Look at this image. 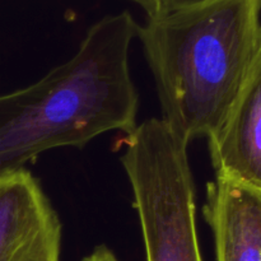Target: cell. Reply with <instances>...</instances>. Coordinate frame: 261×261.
Segmentation results:
<instances>
[{"label":"cell","instance_id":"cell-2","mask_svg":"<svg viewBox=\"0 0 261 261\" xmlns=\"http://www.w3.org/2000/svg\"><path fill=\"white\" fill-rule=\"evenodd\" d=\"M162 121L190 144L212 138L233 107L261 47V0H212L138 25Z\"/></svg>","mask_w":261,"mask_h":261},{"label":"cell","instance_id":"cell-9","mask_svg":"<svg viewBox=\"0 0 261 261\" xmlns=\"http://www.w3.org/2000/svg\"><path fill=\"white\" fill-rule=\"evenodd\" d=\"M132 2H133V0H132Z\"/></svg>","mask_w":261,"mask_h":261},{"label":"cell","instance_id":"cell-5","mask_svg":"<svg viewBox=\"0 0 261 261\" xmlns=\"http://www.w3.org/2000/svg\"><path fill=\"white\" fill-rule=\"evenodd\" d=\"M208 142L216 175L261 194V47L226 121Z\"/></svg>","mask_w":261,"mask_h":261},{"label":"cell","instance_id":"cell-1","mask_svg":"<svg viewBox=\"0 0 261 261\" xmlns=\"http://www.w3.org/2000/svg\"><path fill=\"white\" fill-rule=\"evenodd\" d=\"M138 25L127 12L106 15L73 58L36 83L0 94V177L54 148H83L107 132H134L139 94L129 54Z\"/></svg>","mask_w":261,"mask_h":261},{"label":"cell","instance_id":"cell-4","mask_svg":"<svg viewBox=\"0 0 261 261\" xmlns=\"http://www.w3.org/2000/svg\"><path fill=\"white\" fill-rule=\"evenodd\" d=\"M61 223L25 168L0 177V261H59Z\"/></svg>","mask_w":261,"mask_h":261},{"label":"cell","instance_id":"cell-6","mask_svg":"<svg viewBox=\"0 0 261 261\" xmlns=\"http://www.w3.org/2000/svg\"><path fill=\"white\" fill-rule=\"evenodd\" d=\"M204 216L217 261H261V194L216 175L206 188Z\"/></svg>","mask_w":261,"mask_h":261},{"label":"cell","instance_id":"cell-3","mask_svg":"<svg viewBox=\"0 0 261 261\" xmlns=\"http://www.w3.org/2000/svg\"><path fill=\"white\" fill-rule=\"evenodd\" d=\"M147 261H203L193 175L178 167L145 171L132 181Z\"/></svg>","mask_w":261,"mask_h":261},{"label":"cell","instance_id":"cell-8","mask_svg":"<svg viewBox=\"0 0 261 261\" xmlns=\"http://www.w3.org/2000/svg\"><path fill=\"white\" fill-rule=\"evenodd\" d=\"M83 261H120L117 259L116 255L114 254L112 250H110L109 247L101 245V246H97L88 256H86Z\"/></svg>","mask_w":261,"mask_h":261},{"label":"cell","instance_id":"cell-7","mask_svg":"<svg viewBox=\"0 0 261 261\" xmlns=\"http://www.w3.org/2000/svg\"><path fill=\"white\" fill-rule=\"evenodd\" d=\"M208 2H212V0H134V3H137L145 10L148 17H154V15L184 9V8L195 7V5Z\"/></svg>","mask_w":261,"mask_h":261}]
</instances>
